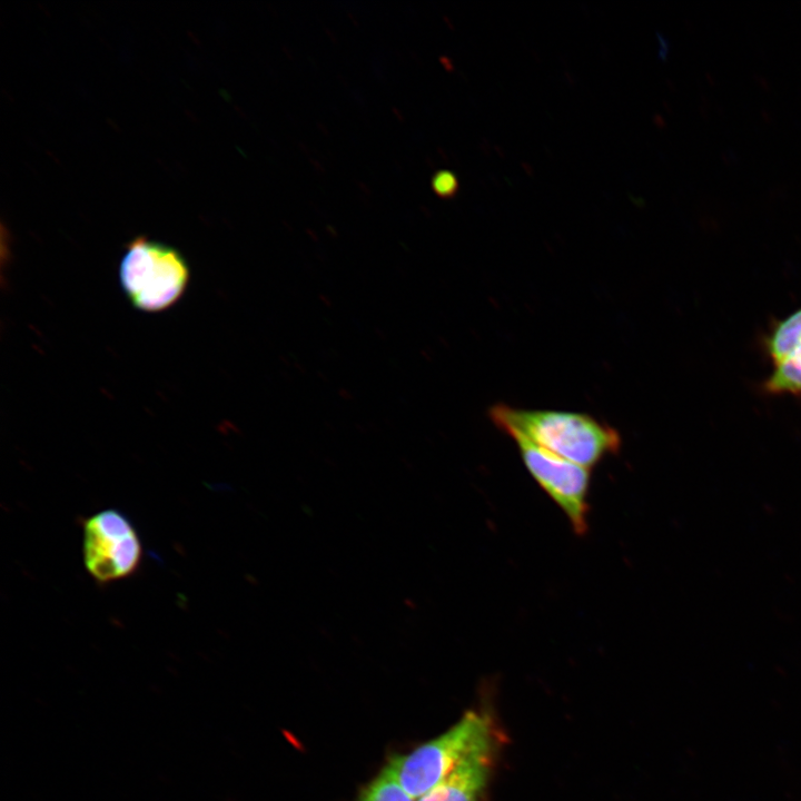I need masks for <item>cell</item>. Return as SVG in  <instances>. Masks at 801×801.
I'll use <instances>...</instances> for the list:
<instances>
[{
	"instance_id": "cell-1",
	"label": "cell",
	"mask_w": 801,
	"mask_h": 801,
	"mask_svg": "<svg viewBox=\"0 0 801 801\" xmlns=\"http://www.w3.org/2000/svg\"><path fill=\"white\" fill-rule=\"evenodd\" d=\"M490 418L510 437L523 436L587 468L616 454L622 444L615 428L584 413L524 409L495 404L490 408Z\"/></svg>"
},
{
	"instance_id": "cell-2",
	"label": "cell",
	"mask_w": 801,
	"mask_h": 801,
	"mask_svg": "<svg viewBox=\"0 0 801 801\" xmlns=\"http://www.w3.org/2000/svg\"><path fill=\"white\" fill-rule=\"evenodd\" d=\"M494 734L492 721L479 711H467L453 726L387 765L403 789L419 799L437 785L481 742Z\"/></svg>"
},
{
	"instance_id": "cell-3",
	"label": "cell",
	"mask_w": 801,
	"mask_h": 801,
	"mask_svg": "<svg viewBox=\"0 0 801 801\" xmlns=\"http://www.w3.org/2000/svg\"><path fill=\"white\" fill-rule=\"evenodd\" d=\"M119 280L135 308L156 313L169 308L182 296L189 281V267L177 249L140 236L126 247Z\"/></svg>"
},
{
	"instance_id": "cell-4",
	"label": "cell",
	"mask_w": 801,
	"mask_h": 801,
	"mask_svg": "<svg viewBox=\"0 0 801 801\" xmlns=\"http://www.w3.org/2000/svg\"><path fill=\"white\" fill-rule=\"evenodd\" d=\"M82 557L98 584L131 576L142 557L141 541L130 520L116 508H105L82 523Z\"/></svg>"
},
{
	"instance_id": "cell-5",
	"label": "cell",
	"mask_w": 801,
	"mask_h": 801,
	"mask_svg": "<svg viewBox=\"0 0 801 801\" xmlns=\"http://www.w3.org/2000/svg\"><path fill=\"white\" fill-rule=\"evenodd\" d=\"M528 473L567 517L577 535L589 527L590 468L570 462L530 439L514 435Z\"/></svg>"
},
{
	"instance_id": "cell-6",
	"label": "cell",
	"mask_w": 801,
	"mask_h": 801,
	"mask_svg": "<svg viewBox=\"0 0 801 801\" xmlns=\"http://www.w3.org/2000/svg\"><path fill=\"white\" fill-rule=\"evenodd\" d=\"M762 347L772 367L762 392L801 397V307L773 324Z\"/></svg>"
},
{
	"instance_id": "cell-7",
	"label": "cell",
	"mask_w": 801,
	"mask_h": 801,
	"mask_svg": "<svg viewBox=\"0 0 801 801\" xmlns=\"http://www.w3.org/2000/svg\"><path fill=\"white\" fill-rule=\"evenodd\" d=\"M494 734L474 748L417 801H483L495 756Z\"/></svg>"
},
{
	"instance_id": "cell-8",
	"label": "cell",
	"mask_w": 801,
	"mask_h": 801,
	"mask_svg": "<svg viewBox=\"0 0 801 801\" xmlns=\"http://www.w3.org/2000/svg\"><path fill=\"white\" fill-rule=\"evenodd\" d=\"M399 784L390 768L386 767L359 794L357 801H414Z\"/></svg>"
},
{
	"instance_id": "cell-9",
	"label": "cell",
	"mask_w": 801,
	"mask_h": 801,
	"mask_svg": "<svg viewBox=\"0 0 801 801\" xmlns=\"http://www.w3.org/2000/svg\"><path fill=\"white\" fill-rule=\"evenodd\" d=\"M432 187L437 196L449 198L456 195L458 180L452 171L441 170L434 175Z\"/></svg>"
}]
</instances>
